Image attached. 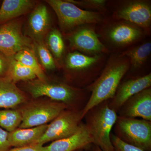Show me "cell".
Instances as JSON below:
<instances>
[{
    "mask_svg": "<svg viewBox=\"0 0 151 151\" xmlns=\"http://www.w3.org/2000/svg\"><path fill=\"white\" fill-rule=\"evenodd\" d=\"M129 67L130 63L122 55L113 56L109 60L99 77L86 88L91 94L82 111L83 119L90 109L114 97Z\"/></svg>",
    "mask_w": 151,
    "mask_h": 151,
    "instance_id": "6da1fadb",
    "label": "cell"
},
{
    "mask_svg": "<svg viewBox=\"0 0 151 151\" xmlns=\"http://www.w3.org/2000/svg\"><path fill=\"white\" fill-rule=\"evenodd\" d=\"M27 81L25 89L33 98L46 96L53 101L64 103L68 109L73 111H82L89 98L86 90L61 81H47L45 78Z\"/></svg>",
    "mask_w": 151,
    "mask_h": 151,
    "instance_id": "7a4b0ae2",
    "label": "cell"
},
{
    "mask_svg": "<svg viewBox=\"0 0 151 151\" xmlns=\"http://www.w3.org/2000/svg\"><path fill=\"white\" fill-rule=\"evenodd\" d=\"M109 100L96 105L84 115L85 125L93 139V145L102 151H115L110 138L117 113L110 108Z\"/></svg>",
    "mask_w": 151,
    "mask_h": 151,
    "instance_id": "3957f363",
    "label": "cell"
},
{
    "mask_svg": "<svg viewBox=\"0 0 151 151\" xmlns=\"http://www.w3.org/2000/svg\"><path fill=\"white\" fill-rule=\"evenodd\" d=\"M115 135L144 151H151V121L118 116Z\"/></svg>",
    "mask_w": 151,
    "mask_h": 151,
    "instance_id": "277c9868",
    "label": "cell"
},
{
    "mask_svg": "<svg viewBox=\"0 0 151 151\" xmlns=\"http://www.w3.org/2000/svg\"><path fill=\"white\" fill-rule=\"evenodd\" d=\"M45 1L55 12L60 26L63 29L98 24L103 21V16L100 13L84 10L67 1L47 0Z\"/></svg>",
    "mask_w": 151,
    "mask_h": 151,
    "instance_id": "5b68a950",
    "label": "cell"
},
{
    "mask_svg": "<svg viewBox=\"0 0 151 151\" xmlns=\"http://www.w3.org/2000/svg\"><path fill=\"white\" fill-rule=\"evenodd\" d=\"M67 106L55 101L34 102L20 110L22 121L20 129L32 128L47 124L54 120Z\"/></svg>",
    "mask_w": 151,
    "mask_h": 151,
    "instance_id": "8992f818",
    "label": "cell"
},
{
    "mask_svg": "<svg viewBox=\"0 0 151 151\" xmlns=\"http://www.w3.org/2000/svg\"><path fill=\"white\" fill-rule=\"evenodd\" d=\"M82 111L66 109L48 124L47 129L41 137L35 143L43 145L50 142H54L69 137L80 128L82 121Z\"/></svg>",
    "mask_w": 151,
    "mask_h": 151,
    "instance_id": "52a82bcc",
    "label": "cell"
},
{
    "mask_svg": "<svg viewBox=\"0 0 151 151\" xmlns=\"http://www.w3.org/2000/svg\"><path fill=\"white\" fill-rule=\"evenodd\" d=\"M26 48L33 49V44L23 34L20 22L12 20L0 25V52L11 58Z\"/></svg>",
    "mask_w": 151,
    "mask_h": 151,
    "instance_id": "ba28073f",
    "label": "cell"
},
{
    "mask_svg": "<svg viewBox=\"0 0 151 151\" xmlns=\"http://www.w3.org/2000/svg\"><path fill=\"white\" fill-rule=\"evenodd\" d=\"M114 16L142 29H149L151 24L150 3L144 0L125 1L117 9Z\"/></svg>",
    "mask_w": 151,
    "mask_h": 151,
    "instance_id": "9c48e42d",
    "label": "cell"
},
{
    "mask_svg": "<svg viewBox=\"0 0 151 151\" xmlns=\"http://www.w3.org/2000/svg\"><path fill=\"white\" fill-rule=\"evenodd\" d=\"M87 24L81 26L68 36L72 48L90 55L107 53L108 50L100 41L95 30Z\"/></svg>",
    "mask_w": 151,
    "mask_h": 151,
    "instance_id": "30bf717a",
    "label": "cell"
},
{
    "mask_svg": "<svg viewBox=\"0 0 151 151\" xmlns=\"http://www.w3.org/2000/svg\"><path fill=\"white\" fill-rule=\"evenodd\" d=\"M144 31L129 22H118L111 25L105 31V39L116 47H122L134 43L142 38Z\"/></svg>",
    "mask_w": 151,
    "mask_h": 151,
    "instance_id": "8fae6325",
    "label": "cell"
},
{
    "mask_svg": "<svg viewBox=\"0 0 151 151\" xmlns=\"http://www.w3.org/2000/svg\"><path fill=\"white\" fill-rule=\"evenodd\" d=\"M151 73L125 81L119 84L114 97L109 100L110 108L118 113L124 103L130 97L144 89L151 87Z\"/></svg>",
    "mask_w": 151,
    "mask_h": 151,
    "instance_id": "7c38bea8",
    "label": "cell"
},
{
    "mask_svg": "<svg viewBox=\"0 0 151 151\" xmlns=\"http://www.w3.org/2000/svg\"><path fill=\"white\" fill-rule=\"evenodd\" d=\"M118 113L119 116L122 117H140L144 120L151 121V87L130 97L124 103Z\"/></svg>",
    "mask_w": 151,
    "mask_h": 151,
    "instance_id": "4fadbf2b",
    "label": "cell"
},
{
    "mask_svg": "<svg viewBox=\"0 0 151 151\" xmlns=\"http://www.w3.org/2000/svg\"><path fill=\"white\" fill-rule=\"evenodd\" d=\"M93 144V139L85 123H81L79 129L73 134L52 142L46 146V151H75L87 150Z\"/></svg>",
    "mask_w": 151,
    "mask_h": 151,
    "instance_id": "5bb4252c",
    "label": "cell"
},
{
    "mask_svg": "<svg viewBox=\"0 0 151 151\" xmlns=\"http://www.w3.org/2000/svg\"><path fill=\"white\" fill-rule=\"evenodd\" d=\"M50 26V17L45 5L41 4L35 7L30 14L28 27L31 36L35 42L42 41Z\"/></svg>",
    "mask_w": 151,
    "mask_h": 151,
    "instance_id": "9a60e30c",
    "label": "cell"
},
{
    "mask_svg": "<svg viewBox=\"0 0 151 151\" xmlns=\"http://www.w3.org/2000/svg\"><path fill=\"white\" fill-rule=\"evenodd\" d=\"M27 97L14 83L0 76V108L14 109L26 103Z\"/></svg>",
    "mask_w": 151,
    "mask_h": 151,
    "instance_id": "2e32d148",
    "label": "cell"
},
{
    "mask_svg": "<svg viewBox=\"0 0 151 151\" xmlns=\"http://www.w3.org/2000/svg\"><path fill=\"white\" fill-rule=\"evenodd\" d=\"M48 124L26 129H17L9 132L8 140L11 147H24L35 144L43 135Z\"/></svg>",
    "mask_w": 151,
    "mask_h": 151,
    "instance_id": "e0dca14e",
    "label": "cell"
},
{
    "mask_svg": "<svg viewBox=\"0 0 151 151\" xmlns=\"http://www.w3.org/2000/svg\"><path fill=\"white\" fill-rule=\"evenodd\" d=\"M35 6L30 0H4L0 8V25L26 14Z\"/></svg>",
    "mask_w": 151,
    "mask_h": 151,
    "instance_id": "ac0fdd59",
    "label": "cell"
},
{
    "mask_svg": "<svg viewBox=\"0 0 151 151\" xmlns=\"http://www.w3.org/2000/svg\"><path fill=\"white\" fill-rule=\"evenodd\" d=\"M100 59L99 55L89 56L77 51L73 52L66 55L65 67L68 70L85 72L93 67Z\"/></svg>",
    "mask_w": 151,
    "mask_h": 151,
    "instance_id": "d6986e66",
    "label": "cell"
},
{
    "mask_svg": "<svg viewBox=\"0 0 151 151\" xmlns=\"http://www.w3.org/2000/svg\"><path fill=\"white\" fill-rule=\"evenodd\" d=\"M6 77L15 83L20 81H31L37 77L31 69L18 62L13 58L11 57Z\"/></svg>",
    "mask_w": 151,
    "mask_h": 151,
    "instance_id": "ffe728a7",
    "label": "cell"
},
{
    "mask_svg": "<svg viewBox=\"0 0 151 151\" xmlns=\"http://www.w3.org/2000/svg\"><path fill=\"white\" fill-rule=\"evenodd\" d=\"M151 52V42H146L132 48L129 49L122 54L130 59L132 68H139L147 61Z\"/></svg>",
    "mask_w": 151,
    "mask_h": 151,
    "instance_id": "44dd1931",
    "label": "cell"
},
{
    "mask_svg": "<svg viewBox=\"0 0 151 151\" xmlns=\"http://www.w3.org/2000/svg\"><path fill=\"white\" fill-rule=\"evenodd\" d=\"M12 57L18 62L33 70L39 79L45 78L43 70L38 62L33 49L22 50L17 52Z\"/></svg>",
    "mask_w": 151,
    "mask_h": 151,
    "instance_id": "7402d4cb",
    "label": "cell"
},
{
    "mask_svg": "<svg viewBox=\"0 0 151 151\" xmlns=\"http://www.w3.org/2000/svg\"><path fill=\"white\" fill-rule=\"evenodd\" d=\"M20 110L5 109L0 110V127L9 132L18 129L22 121Z\"/></svg>",
    "mask_w": 151,
    "mask_h": 151,
    "instance_id": "603a6c76",
    "label": "cell"
},
{
    "mask_svg": "<svg viewBox=\"0 0 151 151\" xmlns=\"http://www.w3.org/2000/svg\"><path fill=\"white\" fill-rule=\"evenodd\" d=\"M47 43L57 59H60L63 55L65 50V44L61 33L58 29H54L49 32L47 37Z\"/></svg>",
    "mask_w": 151,
    "mask_h": 151,
    "instance_id": "cb8c5ba5",
    "label": "cell"
},
{
    "mask_svg": "<svg viewBox=\"0 0 151 151\" xmlns=\"http://www.w3.org/2000/svg\"><path fill=\"white\" fill-rule=\"evenodd\" d=\"M33 48L35 49L41 63L45 69L51 70L55 69L56 65L53 56L42 41L35 42Z\"/></svg>",
    "mask_w": 151,
    "mask_h": 151,
    "instance_id": "d4e9b609",
    "label": "cell"
},
{
    "mask_svg": "<svg viewBox=\"0 0 151 151\" xmlns=\"http://www.w3.org/2000/svg\"><path fill=\"white\" fill-rule=\"evenodd\" d=\"M67 1L74 4L77 6H78L85 9L100 11L105 9L106 3L105 0H67Z\"/></svg>",
    "mask_w": 151,
    "mask_h": 151,
    "instance_id": "484cf974",
    "label": "cell"
},
{
    "mask_svg": "<svg viewBox=\"0 0 151 151\" xmlns=\"http://www.w3.org/2000/svg\"><path fill=\"white\" fill-rule=\"evenodd\" d=\"M110 138L115 151H144L137 147L125 142L112 133L110 135Z\"/></svg>",
    "mask_w": 151,
    "mask_h": 151,
    "instance_id": "4316f807",
    "label": "cell"
},
{
    "mask_svg": "<svg viewBox=\"0 0 151 151\" xmlns=\"http://www.w3.org/2000/svg\"><path fill=\"white\" fill-rule=\"evenodd\" d=\"M9 132L0 127V151H7L11 149L8 140Z\"/></svg>",
    "mask_w": 151,
    "mask_h": 151,
    "instance_id": "83f0119b",
    "label": "cell"
},
{
    "mask_svg": "<svg viewBox=\"0 0 151 151\" xmlns=\"http://www.w3.org/2000/svg\"><path fill=\"white\" fill-rule=\"evenodd\" d=\"M7 151H46V147L40 144H35L24 147L10 149Z\"/></svg>",
    "mask_w": 151,
    "mask_h": 151,
    "instance_id": "f1b7e54d",
    "label": "cell"
},
{
    "mask_svg": "<svg viewBox=\"0 0 151 151\" xmlns=\"http://www.w3.org/2000/svg\"><path fill=\"white\" fill-rule=\"evenodd\" d=\"M10 58L0 52V76L6 77L9 65Z\"/></svg>",
    "mask_w": 151,
    "mask_h": 151,
    "instance_id": "f546056e",
    "label": "cell"
},
{
    "mask_svg": "<svg viewBox=\"0 0 151 151\" xmlns=\"http://www.w3.org/2000/svg\"><path fill=\"white\" fill-rule=\"evenodd\" d=\"M87 150L89 151H102L98 146L95 145L93 144H92Z\"/></svg>",
    "mask_w": 151,
    "mask_h": 151,
    "instance_id": "4dcf8cb0",
    "label": "cell"
},
{
    "mask_svg": "<svg viewBox=\"0 0 151 151\" xmlns=\"http://www.w3.org/2000/svg\"><path fill=\"white\" fill-rule=\"evenodd\" d=\"M83 150H82V149H81V150H77L75 151H83Z\"/></svg>",
    "mask_w": 151,
    "mask_h": 151,
    "instance_id": "1f68e13d",
    "label": "cell"
}]
</instances>
